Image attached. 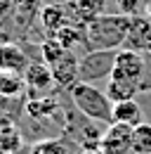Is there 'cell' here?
<instances>
[{
    "label": "cell",
    "mask_w": 151,
    "mask_h": 154,
    "mask_svg": "<svg viewBox=\"0 0 151 154\" xmlns=\"http://www.w3.org/2000/svg\"><path fill=\"white\" fill-rule=\"evenodd\" d=\"M21 93H26L24 76L12 71H0V97H19Z\"/></svg>",
    "instance_id": "4fadbf2b"
},
{
    "label": "cell",
    "mask_w": 151,
    "mask_h": 154,
    "mask_svg": "<svg viewBox=\"0 0 151 154\" xmlns=\"http://www.w3.org/2000/svg\"><path fill=\"white\" fill-rule=\"evenodd\" d=\"M5 40H10V38H7V36H5V33H2V29H0V45H2V43H5Z\"/></svg>",
    "instance_id": "44dd1931"
},
{
    "label": "cell",
    "mask_w": 151,
    "mask_h": 154,
    "mask_svg": "<svg viewBox=\"0 0 151 154\" xmlns=\"http://www.w3.org/2000/svg\"><path fill=\"white\" fill-rule=\"evenodd\" d=\"M128 50H139V52H151V19L149 17H132L130 21V31L125 45Z\"/></svg>",
    "instance_id": "30bf717a"
},
{
    "label": "cell",
    "mask_w": 151,
    "mask_h": 154,
    "mask_svg": "<svg viewBox=\"0 0 151 154\" xmlns=\"http://www.w3.org/2000/svg\"><path fill=\"white\" fill-rule=\"evenodd\" d=\"M28 154H71V152H69L66 137H47V140L36 142Z\"/></svg>",
    "instance_id": "2e32d148"
},
{
    "label": "cell",
    "mask_w": 151,
    "mask_h": 154,
    "mask_svg": "<svg viewBox=\"0 0 151 154\" xmlns=\"http://www.w3.org/2000/svg\"><path fill=\"white\" fill-rule=\"evenodd\" d=\"M69 95H71V102L80 116L97 121V123H104V126H109L113 121V102L109 100L106 90H99L94 83L78 81L69 88Z\"/></svg>",
    "instance_id": "7a4b0ae2"
},
{
    "label": "cell",
    "mask_w": 151,
    "mask_h": 154,
    "mask_svg": "<svg viewBox=\"0 0 151 154\" xmlns=\"http://www.w3.org/2000/svg\"><path fill=\"white\" fill-rule=\"evenodd\" d=\"M116 52L118 50H87L78 64V81L97 83L102 78H111Z\"/></svg>",
    "instance_id": "277c9868"
},
{
    "label": "cell",
    "mask_w": 151,
    "mask_h": 154,
    "mask_svg": "<svg viewBox=\"0 0 151 154\" xmlns=\"http://www.w3.org/2000/svg\"><path fill=\"white\" fill-rule=\"evenodd\" d=\"M132 154H151V123H139L132 131Z\"/></svg>",
    "instance_id": "9a60e30c"
},
{
    "label": "cell",
    "mask_w": 151,
    "mask_h": 154,
    "mask_svg": "<svg viewBox=\"0 0 151 154\" xmlns=\"http://www.w3.org/2000/svg\"><path fill=\"white\" fill-rule=\"evenodd\" d=\"M31 59L26 57L24 48L14 43V40H5L0 45V71H12V74H21L28 69Z\"/></svg>",
    "instance_id": "9c48e42d"
},
{
    "label": "cell",
    "mask_w": 151,
    "mask_h": 154,
    "mask_svg": "<svg viewBox=\"0 0 151 154\" xmlns=\"http://www.w3.org/2000/svg\"><path fill=\"white\" fill-rule=\"evenodd\" d=\"M78 64H80V57H78L76 52H71V50H66L59 59H55L52 64H47V66L52 69L57 88L69 90L73 83H78Z\"/></svg>",
    "instance_id": "52a82bcc"
},
{
    "label": "cell",
    "mask_w": 151,
    "mask_h": 154,
    "mask_svg": "<svg viewBox=\"0 0 151 154\" xmlns=\"http://www.w3.org/2000/svg\"><path fill=\"white\" fill-rule=\"evenodd\" d=\"M111 78L132 83L139 93L142 90H151V62L144 52L139 50H128L120 48L116 52V64H113Z\"/></svg>",
    "instance_id": "3957f363"
},
{
    "label": "cell",
    "mask_w": 151,
    "mask_h": 154,
    "mask_svg": "<svg viewBox=\"0 0 151 154\" xmlns=\"http://www.w3.org/2000/svg\"><path fill=\"white\" fill-rule=\"evenodd\" d=\"M24 83H26V93L31 97H45L52 93L55 88V76H52V69L43 62L36 59L28 64V69L24 71Z\"/></svg>",
    "instance_id": "5b68a950"
},
{
    "label": "cell",
    "mask_w": 151,
    "mask_h": 154,
    "mask_svg": "<svg viewBox=\"0 0 151 154\" xmlns=\"http://www.w3.org/2000/svg\"><path fill=\"white\" fill-rule=\"evenodd\" d=\"M38 19H40V24H43V29H45L47 36H55L61 26L71 24L69 14H66V7H61V5H45V7H40Z\"/></svg>",
    "instance_id": "8fae6325"
},
{
    "label": "cell",
    "mask_w": 151,
    "mask_h": 154,
    "mask_svg": "<svg viewBox=\"0 0 151 154\" xmlns=\"http://www.w3.org/2000/svg\"><path fill=\"white\" fill-rule=\"evenodd\" d=\"M14 7H17V0H0V19L12 17Z\"/></svg>",
    "instance_id": "d6986e66"
},
{
    "label": "cell",
    "mask_w": 151,
    "mask_h": 154,
    "mask_svg": "<svg viewBox=\"0 0 151 154\" xmlns=\"http://www.w3.org/2000/svg\"><path fill=\"white\" fill-rule=\"evenodd\" d=\"M116 7L120 14H128V17H135L137 10H139V0H116Z\"/></svg>",
    "instance_id": "ac0fdd59"
},
{
    "label": "cell",
    "mask_w": 151,
    "mask_h": 154,
    "mask_svg": "<svg viewBox=\"0 0 151 154\" xmlns=\"http://www.w3.org/2000/svg\"><path fill=\"white\" fill-rule=\"evenodd\" d=\"M132 126L125 123H109L102 135L99 149L104 154H132Z\"/></svg>",
    "instance_id": "8992f818"
},
{
    "label": "cell",
    "mask_w": 151,
    "mask_h": 154,
    "mask_svg": "<svg viewBox=\"0 0 151 154\" xmlns=\"http://www.w3.org/2000/svg\"><path fill=\"white\" fill-rule=\"evenodd\" d=\"M111 123H125L137 128L139 123H144V112L139 107L137 100H125V102H116L113 104V121Z\"/></svg>",
    "instance_id": "7c38bea8"
},
{
    "label": "cell",
    "mask_w": 151,
    "mask_h": 154,
    "mask_svg": "<svg viewBox=\"0 0 151 154\" xmlns=\"http://www.w3.org/2000/svg\"><path fill=\"white\" fill-rule=\"evenodd\" d=\"M83 154H104V152L97 147V149H83Z\"/></svg>",
    "instance_id": "ffe728a7"
},
{
    "label": "cell",
    "mask_w": 151,
    "mask_h": 154,
    "mask_svg": "<svg viewBox=\"0 0 151 154\" xmlns=\"http://www.w3.org/2000/svg\"><path fill=\"white\" fill-rule=\"evenodd\" d=\"M66 14L71 24L78 26H87L92 19H97L99 14H104L106 0H66Z\"/></svg>",
    "instance_id": "ba28073f"
},
{
    "label": "cell",
    "mask_w": 151,
    "mask_h": 154,
    "mask_svg": "<svg viewBox=\"0 0 151 154\" xmlns=\"http://www.w3.org/2000/svg\"><path fill=\"white\" fill-rule=\"evenodd\" d=\"M137 88L132 83H125V81H118V78H109V85H106V95L113 104L116 102H125V100H135L137 97Z\"/></svg>",
    "instance_id": "5bb4252c"
},
{
    "label": "cell",
    "mask_w": 151,
    "mask_h": 154,
    "mask_svg": "<svg viewBox=\"0 0 151 154\" xmlns=\"http://www.w3.org/2000/svg\"><path fill=\"white\" fill-rule=\"evenodd\" d=\"M64 52H66V48H64V45H61L55 36H47V38L40 43V57H43V62H45V64H52V62H55V59H59Z\"/></svg>",
    "instance_id": "e0dca14e"
},
{
    "label": "cell",
    "mask_w": 151,
    "mask_h": 154,
    "mask_svg": "<svg viewBox=\"0 0 151 154\" xmlns=\"http://www.w3.org/2000/svg\"><path fill=\"white\" fill-rule=\"evenodd\" d=\"M132 17L128 14H99L85 26L90 50H120L125 45Z\"/></svg>",
    "instance_id": "6da1fadb"
}]
</instances>
